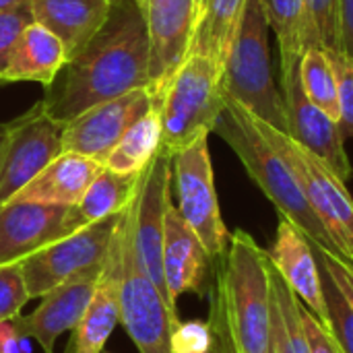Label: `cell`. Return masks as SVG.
Wrapping results in <instances>:
<instances>
[{
  "label": "cell",
  "mask_w": 353,
  "mask_h": 353,
  "mask_svg": "<svg viewBox=\"0 0 353 353\" xmlns=\"http://www.w3.org/2000/svg\"><path fill=\"white\" fill-rule=\"evenodd\" d=\"M149 89V39L137 0H112V10L93 39L58 72L41 105L58 124L85 110Z\"/></svg>",
  "instance_id": "obj_1"
},
{
  "label": "cell",
  "mask_w": 353,
  "mask_h": 353,
  "mask_svg": "<svg viewBox=\"0 0 353 353\" xmlns=\"http://www.w3.org/2000/svg\"><path fill=\"white\" fill-rule=\"evenodd\" d=\"M213 132H217L234 149V153L244 163L248 176L277 207L281 217L298 225L314 244L337 252L327 228L314 213L296 174L259 132L248 110L225 97V108L217 118Z\"/></svg>",
  "instance_id": "obj_2"
},
{
  "label": "cell",
  "mask_w": 353,
  "mask_h": 353,
  "mask_svg": "<svg viewBox=\"0 0 353 353\" xmlns=\"http://www.w3.org/2000/svg\"><path fill=\"white\" fill-rule=\"evenodd\" d=\"M215 288L221 294L238 353H267L273 319L271 261L250 234L238 230L219 259Z\"/></svg>",
  "instance_id": "obj_3"
},
{
  "label": "cell",
  "mask_w": 353,
  "mask_h": 353,
  "mask_svg": "<svg viewBox=\"0 0 353 353\" xmlns=\"http://www.w3.org/2000/svg\"><path fill=\"white\" fill-rule=\"evenodd\" d=\"M221 89L256 120L290 134L285 99L273 77L269 23L261 0H246L240 29L221 70Z\"/></svg>",
  "instance_id": "obj_4"
},
{
  "label": "cell",
  "mask_w": 353,
  "mask_h": 353,
  "mask_svg": "<svg viewBox=\"0 0 353 353\" xmlns=\"http://www.w3.org/2000/svg\"><path fill=\"white\" fill-rule=\"evenodd\" d=\"M221 66L203 56H186L153 97L161 118V153L176 155L199 137L213 132L225 108Z\"/></svg>",
  "instance_id": "obj_5"
},
{
  "label": "cell",
  "mask_w": 353,
  "mask_h": 353,
  "mask_svg": "<svg viewBox=\"0 0 353 353\" xmlns=\"http://www.w3.org/2000/svg\"><path fill=\"white\" fill-rule=\"evenodd\" d=\"M116 236L120 256V325L139 353H172V333L180 319L139 263L128 207L122 213Z\"/></svg>",
  "instance_id": "obj_6"
},
{
  "label": "cell",
  "mask_w": 353,
  "mask_h": 353,
  "mask_svg": "<svg viewBox=\"0 0 353 353\" xmlns=\"http://www.w3.org/2000/svg\"><path fill=\"white\" fill-rule=\"evenodd\" d=\"M254 118V116H252ZM259 132L296 174L314 213L327 228L337 252L353 263V199L345 182L290 134L254 118Z\"/></svg>",
  "instance_id": "obj_7"
},
{
  "label": "cell",
  "mask_w": 353,
  "mask_h": 353,
  "mask_svg": "<svg viewBox=\"0 0 353 353\" xmlns=\"http://www.w3.org/2000/svg\"><path fill=\"white\" fill-rule=\"evenodd\" d=\"M172 184L178 196V211L203 242L213 261H219L230 246V232L223 223L215 192L209 134L172 155Z\"/></svg>",
  "instance_id": "obj_8"
},
{
  "label": "cell",
  "mask_w": 353,
  "mask_h": 353,
  "mask_svg": "<svg viewBox=\"0 0 353 353\" xmlns=\"http://www.w3.org/2000/svg\"><path fill=\"white\" fill-rule=\"evenodd\" d=\"M124 213V211H122ZM122 213L95 221L66 238H60L21 263L31 298H43L62 281L101 263L110 250Z\"/></svg>",
  "instance_id": "obj_9"
},
{
  "label": "cell",
  "mask_w": 353,
  "mask_h": 353,
  "mask_svg": "<svg viewBox=\"0 0 353 353\" xmlns=\"http://www.w3.org/2000/svg\"><path fill=\"white\" fill-rule=\"evenodd\" d=\"M60 153L62 124L46 114L41 101L10 120L0 153V205L8 203Z\"/></svg>",
  "instance_id": "obj_10"
},
{
  "label": "cell",
  "mask_w": 353,
  "mask_h": 353,
  "mask_svg": "<svg viewBox=\"0 0 353 353\" xmlns=\"http://www.w3.org/2000/svg\"><path fill=\"white\" fill-rule=\"evenodd\" d=\"M151 108L153 95L141 87L85 110L62 126V153H77L103 165L124 132Z\"/></svg>",
  "instance_id": "obj_11"
},
{
  "label": "cell",
  "mask_w": 353,
  "mask_h": 353,
  "mask_svg": "<svg viewBox=\"0 0 353 353\" xmlns=\"http://www.w3.org/2000/svg\"><path fill=\"white\" fill-rule=\"evenodd\" d=\"M149 39V91L155 97L188 56L196 0H137Z\"/></svg>",
  "instance_id": "obj_12"
},
{
  "label": "cell",
  "mask_w": 353,
  "mask_h": 353,
  "mask_svg": "<svg viewBox=\"0 0 353 353\" xmlns=\"http://www.w3.org/2000/svg\"><path fill=\"white\" fill-rule=\"evenodd\" d=\"M281 87L290 118V137L347 182L352 163L343 147L345 141L339 132V124L306 97L300 81V60L281 62Z\"/></svg>",
  "instance_id": "obj_13"
},
{
  "label": "cell",
  "mask_w": 353,
  "mask_h": 353,
  "mask_svg": "<svg viewBox=\"0 0 353 353\" xmlns=\"http://www.w3.org/2000/svg\"><path fill=\"white\" fill-rule=\"evenodd\" d=\"M103 265H105V259L72 275L70 279L62 281L52 292H48L41 304L31 314L23 319L19 316L14 319V325L19 327V331L25 337L35 339L43 353H54L56 339L62 333L72 331L83 319L89 306V300L95 292V285L103 273Z\"/></svg>",
  "instance_id": "obj_14"
},
{
  "label": "cell",
  "mask_w": 353,
  "mask_h": 353,
  "mask_svg": "<svg viewBox=\"0 0 353 353\" xmlns=\"http://www.w3.org/2000/svg\"><path fill=\"white\" fill-rule=\"evenodd\" d=\"M269 261L271 267L281 275V279L294 290L304 308L329 327L321 265L314 254L312 242L298 225H294L285 217L279 219L275 242L269 250Z\"/></svg>",
  "instance_id": "obj_15"
},
{
  "label": "cell",
  "mask_w": 353,
  "mask_h": 353,
  "mask_svg": "<svg viewBox=\"0 0 353 353\" xmlns=\"http://www.w3.org/2000/svg\"><path fill=\"white\" fill-rule=\"evenodd\" d=\"M68 207L8 201L0 205V267L23 263L43 246L66 238Z\"/></svg>",
  "instance_id": "obj_16"
},
{
  "label": "cell",
  "mask_w": 353,
  "mask_h": 353,
  "mask_svg": "<svg viewBox=\"0 0 353 353\" xmlns=\"http://www.w3.org/2000/svg\"><path fill=\"white\" fill-rule=\"evenodd\" d=\"M213 259L199 236L170 201L163 219V275L170 300L176 304L184 294H201L209 279Z\"/></svg>",
  "instance_id": "obj_17"
},
{
  "label": "cell",
  "mask_w": 353,
  "mask_h": 353,
  "mask_svg": "<svg viewBox=\"0 0 353 353\" xmlns=\"http://www.w3.org/2000/svg\"><path fill=\"white\" fill-rule=\"evenodd\" d=\"M118 325H120V256H118V236L114 234L105 256L103 273L95 285V292L89 300L83 319L72 329V353H101Z\"/></svg>",
  "instance_id": "obj_18"
},
{
  "label": "cell",
  "mask_w": 353,
  "mask_h": 353,
  "mask_svg": "<svg viewBox=\"0 0 353 353\" xmlns=\"http://www.w3.org/2000/svg\"><path fill=\"white\" fill-rule=\"evenodd\" d=\"M35 23L50 29L64 46L68 60L103 27L112 0H27Z\"/></svg>",
  "instance_id": "obj_19"
},
{
  "label": "cell",
  "mask_w": 353,
  "mask_h": 353,
  "mask_svg": "<svg viewBox=\"0 0 353 353\" xmlns=\"http://www.w3.org/2000/svg\"><path fill=\"white\" fill-rule=\"evenodd\" d=\"M101 170H103L101 163L89 157L64 151L54 161H50L10 201L74 207Z\"/></svg>",
  "instance_id": "obj_20"
},
{
  "label": "cell",
  "mask_w": 353,
  "mask_h": 353,
  "mask_svg": "<svg viewBox=\"0 0 353 353\" xmlns=\"http://www.w3.org/2000/svg\"><path fill=\"white\" fill-rule=\"evenodd\" d=\"M68 56L62 41L43 25L29 23L12 43L0 85L8 83H39L48 89Z\"/></svg>",
  "instance_id": "obj_21"
},
{
  "label": "cell",
  "mask_w": 353,
  "mask_h": 353,
  "mask_svg": "<svg viewBox=\"0 0 353 353\" xmlns=\"http://www.w3.org/2000/svg\"><path fill=\"white\" fill-rule=\"evenodd\" d=\"M141 178L143 174H118V172L103 168L95 176V180L91 182L83 199L74 207H68V213L64 219L66 236L95 221L122 213L137 196Z\"/></svg>",
  "instance_id": "obj_22"
},
{
  "label": "cell",
  "mask_w": 353,
  "mask_h": 353,
  "mask_svg": "<svg viewBox=\"0 0 353 353\" xmlns=\"http://www.w3.org/2000/svg\"><path fill=\"white\" fill-rule=\"evenodd\" d=\"M246 0H196L188 56H203L223 68L240 29Z\"/></svg>",
  "instance_id": "obj_23"
},
{
  "label": "cell",
  "mask_w": 353,
  "mask_h": 353,
  "mask_svg": "<svg viewBox=\"0 0 353 353\" xmlns=\"http://www.w3.org/2000/svg\"><path fill=\"white\" fill-rule=\"evenodd\" d=\"M269 29L277 35L281 62L300 60L310 48H323L308 0H261Z\"/></svg>",
  "instance_id": "obj_24"
},
{
  "label": "cell",
  "mask_w": 353,
  "mask_h": 353,
  "mask_svg": "<svg viewBox=\"0 0 353 353\" xmlns=\"http://www.w3.org/2000/svg\"><path fill=\"white\" fill-rule=\"evenodd\" d=\"M161 149V118L155 108L143 114L118 141L103 168L118 174H143Z\"/></svg>",
  "instance_id": "obj_25"
},
{
  "label": "cell",
  "mask_w": 353,
  "mask_h": 353,
  "mask_svg": "<svg viewBox=\"0 0 353 353\" xmlns=\"http://www.w3.org/2000/svg\"><path fill=\"white\" fill-rule=\"evenodd\" d=\"M300 81L306 97L327 116L339 122V83L325 48H310L300 58Z\"/></svg>",
  "instance_id": "obj_26"
},
{
  "label": "cell",
  "mask_w": 353,
  "mask_h": 353,
  "mask_svg": "<svg viewBox=\"0 0 353 353\" xmlns=\"http://www.w3.org/2000/svg\"><path fill=\"white\" fill-rule=\"evenodd\" d=\"M271 288L275 296V304L279 308L283 329H285V339L292 353H312L310 343L304 331V321H302V302L294 294V290L281 279V275L271 267Z\"/></svg>",
  "instance_id": "obj_27"
},
{
  "label": "cell",
  "mask_w": 353,
  "mask_h": 353,
  "mask_svg": "<svg viewBox=\"0 0 353 353\" xmlns=\"http://www.w3.org/2000/svg\"><path fill=\"white\" fill-rule=\"evenodd\" d=\"M321 265V263H319ZM321 281L329 310V329L335 335L343 353H353V310L347 304L345 296L329 275V271L321 265Z\"/></svg>",
  "instance_id": "obj_28"
},
{
  "label": "cell",
  "mask_w": 353,
  "mask_h": 353,
  "mask_svg": "<svg viewBox=\"0 0 353 353\" xmlns=\"http://www.w3.org/2000/svg\"><path fill=\"white\" fill-rule=\"evenodd\" d=\"M337 83H339V105H341V116H339V132L343 141L353 137V58L343 54L341 50H327Z\"/></svg>",
  "instance_id": "obj_29"
},
{
  "label": "cell",
  "mask_w": 353,
  "mask_h": 353,
  "mask_svg": "<svg viewBox=\"0 0 353 353\" xmlns=\"http://www.w3.org/2000/svg\"><path fill=\"white\" fill-rule=\"evenodd\" d=\"M29 300L21 263L0 267V323L17 319Z\"/></svg>",
  "instance_id": "obj_30"
},
{
  "label": "cell",
  "mask_w": 353,
  "mask_h": 353,
  "mask_svg": "<svg viewBox=\"0 0 353 353\" xmlns=\"http://www.w3.org/2000/svg\"><path fill=\"white\" fill-rule=\"evenodd\" d=\"M207 325L211 331V345L205 353H238L230 325H228L223 300H221V294L217 288H213V292H211V310H209Z\"/></svg>",
  "instance_id": "obj_31"
},
{
  "label": "cell",
  "mask_w": 353,
  "mask_h": 353,
  "mask_svg": "<svg viewBox=\"0 0 353 353\" xmlns=\"http://www.w3.org/2000/svg\"><path fill=\"white\" fill-rule=\"evenodd\" d=\"M310 17L325 50H341L339 46V19L337 0H308Z\"/></svg>",
  "instance_id": "obj_32"
},
{
  "label": "cell",
  "mask_w": 353,
  "mask_h": 353,
  "mask_svg": "<svg viewBox=\"0 0 353 353\" xmlns=\"http://www.w3.org/2000/svg\"><path fill=\"white\" fill-rule=\"evenodd\" d=\"M29 23H33V17L27 2L8 12H0V77L6 68V60L12 43Z\"/></svg>",
  "instance_id": "obj_33"
},
{
  "label": "cell",
  "mask_w": 353,
  "mask_h": 353,
  "mask_svg": "<svg viewBox=\"0 0 353 353\" xmlns=\"http://www.w3.org/2000/svg\"><path fill=\"white\" fill-rule=\"evenodd\" d=\"M312 248H314V254H316L319 263L329 271V275L333 277V281L337 283V288L341 290V294L345 296L347 304L352 306L353 310V263L343 259L337 252H331V250L314 244V242H312Z\"/></svg>",
  "instance_id": "obj_34"
},
{
  "label": "cell",
  "mask_w": 353,
  "mask_h": 353,
  "mask_svg": "<svg viewBox=\"0 0 353 353\" xmlns=\"http://www.w3.org/2000/svg\"><path fill=\"white\" fill-rule=\"evenodd\" d=\"M211 345L207 323H180L172 333V353H205Z\"/></svg>",
  "instance_id": "obj_35"
},
{
  "label": "cell",
  "mask_w": 353,
  "mask_h": 353,
  "mask_svg": "<svg viewBox=\"0 0 353 353\" xmlns=\"http://www.w3.org/2000/svg\"><path fill=\"white\" fill-rule=\"evenodd\" d=\"M302 321H304V331L310 343V352L312 353H343L339 347L335 335L331 333V329L321 323L312 312H308L302 304Z\"/></svg>",
  "instance_id": "obj_36"
},
{
  "label": "cell",
  "mask_w": 353,
  "mask_h": 353,
  "mask_svg": "<svg viewBox=\"0 0 353 353\" xmlns=\"http://www.w3.org/2000/svg\"><path fill=\"white\" fill-rule=\"evenodd\" d=\"M337 19L341 52L353 58V0H337Z\"/></svg>",
  "instance_id": "obj_37"
},
{
  "label": "cell",
  "mask_w": 353,
  "mask_h": 353,
  "mask_svg": "<svg viewBox=\"0 0 353 353\" xmlns=\"http://www.w3.org/2000/svg\"><path fill=\"white\" fill-rule=\"evenodd\" d=\"M27 339L29 337H25L14 325V319L0 323V353H29Z\"/></svg>",
  "instance_id": "obj_38"
},
{
  "label": "cell",
  "mask_w": 353,
  "mask_h": 353,
  "mask_svg": "<svg viewBox=\"0 0 353 353\" xmlns=\"http://www.w3.org/2000/svg\"><path fill=\"white\" fill-rule=\"evenodd\" d=\"M267 353H292L288 339H285V329H283V321L279 314V308L275 304V296H273V319H271V339H269V352Z\"/></svg>",
  "instance_id": "obj_39"
},
{
  "label": "cell",
  "mask_w": 353,
  "mask_h": 353,
  "mask_svg": "<svg viewBox=\"0 0 353 353\" xmlns=\"http://www.w3.org/2000/svg\"><path fill=\"white\" fill-rule=\"evenodd\" d=\"M25 2L27 0H0V12H8V10H12V8L25 4Z\"/></svg>",
  "instance_id": "obj_40"
},
{
  "label": "cell",
  "mask_w": 353,
  "mask_h": 353,
  "mask_svg": "<svg viewBox=\"0 0 353 353\" xmlns=\"http://www.w3.org/2000/svg\"><path fill=\"white\" fill-rule=\"evenodd\" d=\"M6 134H8V122H2V124H0V153H2V147H4Z\"/></svg>",
  "instance_id": "obj_41"
}]
</instances>
